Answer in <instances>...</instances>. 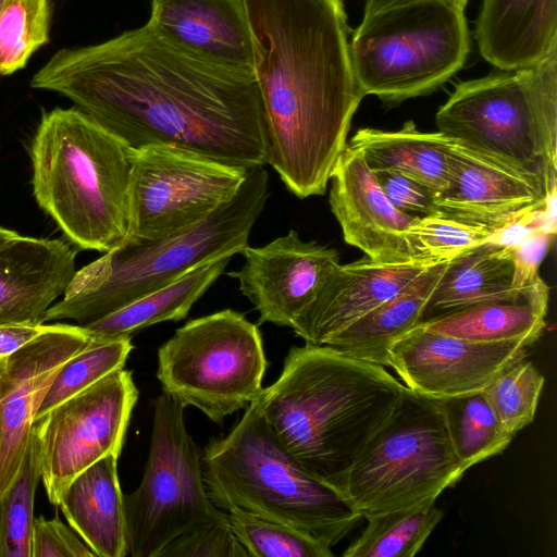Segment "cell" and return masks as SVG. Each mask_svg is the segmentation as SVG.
Instances as JSON below:
<instances>
[{
  "label": "cell",
  "mask_w": 557,
  "mask_h": 557,
  "mask_svg": "<svg viewBox=\"0 0 557 557\" xmlns=\"http://www.w3.org/2000/svg\"><path fill=\"white\" fill-rule=\"evenodd\" d=\"M30 86L69 98L134 149L164 144L245 169L267 164L253 72L191 54L148 23L59 50Z\"/></svg>",
  "instance_id": "obj_1"
},
{
  "label": "cell",
  "mask_w": 557,
  "mask_h": 557,
  "mask_svg": "<svg viewBox=\"0 0 557 557\" xmlns=\"http://www.w3.org/2000/svg\"><path fill=\"white\" fill-rule=\"evenodd\" d=\"M269 164L297 198L323 195L364 97L342 0H243Z\"/></svg>",
  "instance_id": "obj_2"
},
{
  "label": "cell",
  "mask_w": 557,
  "mask_h": 557,
  "mask_svg": "<svg viewBox=\"0 0 557 557\" xmlns=\"http://www.w3.org/2000/svg\"><path fill=\"white\" fill-rule=\"evenodd\" d=\"M404 388L383 366L305 343L290 347L280 376L253 403L297 462L344 495L351 467Z\"/></svg>",
  "instance_id": "obj_3"
},
{
  "label": "cell",
  "mask_w": 557,
  "mask_h": 557,
  "mask_svg": "<svg viewBox=\"0 0 557 557\" xmlns=\"http://www.w3.org/2000/svg\"><path fill=\"white\" fill-rule=\"evenodd\" d=\"M135 150L76 107L42 114L29 147L33 194L77 248L126 240Z\"/></svg>",
  "instance_id": "obj_4"
},
{
  "label": "cell",
  "mask_w": 557,
  "mask_h": 557,
  "mask_svg": "<svg viewBox=\"0 0 557 557\" xmlns=\"http://www.w3.org/2000/svg\"><path fill=\"white\" fill-rule=\"evenodd\" d=\"M269 197L264 165L248 169L237 194L200 223L154 240H125L76 271L45 322L100 319L219 257L242 253Z\"/></svg>",
  "instance_id": "obj_5"
},
{
  "label": "cell",
  "mask_w": 557,
  "mask_h": 557,
  "mask_svg": "<svg viewBox=\"0 0 557 557\" xmlns=\"http://www.w3.org/2000/svg\"><path fill=\"white\" fill-rule=\"evenodd\" d=\"M212 503L286 524L333 547L362 516L344 495L308 473L252 401L224 437L201 454Z\"/></svg>",
  "instance_id": "obj_6"
},
{
  "label": "cell",
  "mask_w": 557,
  "mask_h": 557,
  "mask_svg": "<svg viewBox=\"0 0 557 557\" xmlns=\"http://www.w3.org/2000/svg\"><path fill=\"white\" fill-rule=\"evenodd\" d=\"M435 124L556 193L557 48L531 66L458 84Z\"/></svg>",
  "instance_id": "obj_7"
},
{
  "label": "cell",
  "mask_w": 557,
  "mask_h": 557,
  "mask_svg": "<svg viewBox=\"0 0 557 557\" xmlns=\"http://www.w3.org/2000/svg\"><path fill=\"white\" fill-rule=\"evenodd\" d=\"M463 9L420 0L363 16L349 41L352 73L363 96L401 102L447 82L470 52Z\"/></svg>",
  "instance_id": "obj_8"
},
{
  "label": "cell",
  "mask_w": 557,
  "mask_h": 557,
  "mask_svg": "<svg viewBox=\"0 0 557 557\" xmlns=\"http://www.w3.org/2000/svg\"><path fill=\"white\" fill-rule=\"evenodd\" d=\"M466 471L441 403L405 386L351 467L343 494L363 518L438 497Z\"/></svg>",
  "instance_id": "obj_9"
},
{
  "label": "cell",
  "mask_w": 557,
  "mask_h": 557,
  "mask_svg": "<svg viewBox=\"0 0 557 557\" xmlns=\"http://www.w3.org/2000/svg\"><path fill=\"white\" fill-rule=\"evenodd\" d=\"M267 367L257 324L225 309L177 329L158 349L157 377L183 407L221 423L256 399Z\"/></svg>",
  "instance_id": "obj_10"
},
{
  "label": "cell",
  "mask_w": 557,
  "mask_h": 557,
  "mask_svg": "<svg viewBox=\"0 0 557 557\" xmlns=\"http://www.w3.org/2000/svg\"><path fill=\"white\" fill-rule=\"evenodd\" d=\"M184 410L164 392L153 400L144 475L124 495L129 557H157L180 535L227 519L208 495L201 454L187 431Z\"/></svg>",
  "instance_id": "obj_11"
},
{
  "label": "cell",
  "mask_w": 557,
  "mask_h": 557,
  "mask_svg": "<svg viewBox=\"0 0 557 557\" xmlns=\"http://www.w3.org/2000/svg\"><path fill=\"white\" fill-rule=\"evenodd\" d=\"M247 172L172 145L136 149L126 240H154L200 223L237 194Z\"/></svg>",
  "instance_id": "obj_12"
},
{
  "label": "cell",
  "mask_w": 557,
  "mask_h": 557,
  "mask_svg": "<svg viewBox=\"0 0 557 557\" xmlns=\"http://www.w3.org/2000/svg\"><path fill=\"white\" fill-rule=\"evenodd\" d=\"M138 398L132 372L117 369L35 420L40 480L51 504L83 470L120 456Z\"/></svg>",
  "instance_id": "obj_13"
},
{
  "label": "cell",
  "mask_w": 557,
  "mask_h": 557,
  "mask_svg": "<svg viewBox=\"0 0 557 557\" xmlns=\"http://www.w3.org/2000/svg\"><path fill=\"white\" fill-rule=\"evenodd\" d=\"M90 337L79 324L44 325L35 337L0 358V498L18 472L50 384Z\"/></svg>",
  "instance_id": "obj_14"
},
{
  "label": "cell",
  "mask_w": 557,
  "mask_h": 557,
  "mask_svg": "<svg viewBox=\"0 0 557 557\" xmlns=\"http://www.w3.org/2000/svg\"><path fill=\"white\" fill-rule=\"evenodd\" d=\"M522 341L472 342L416 325L391 348L388 367L405 386L446 399L483 391L504 369L527 357Z\"/></svg>",
  "instance_id": "obj_15"
},
{
  "label": "cell",
  "mask_w": 557,
  "mask_h": 557,
  "mask_svg": "<svg viewBox=\"0 0 557 557\" xmlns=\"http://www.w3.org/2000/svg\"><path fill=\"white\" fill-rule=\"evenodd\" d=\"M243 267L230 273L259 312V322L292 327L341 264L336 249L304 242L294 230L260 246H247Z\"/></svg>",
  "instance_id": "obj_16"
},
{
  "label": "cell",
  "mask_w": 557,
  "mask_h": 557,
  "mask_svg": "<svg viewBox=\"0 0 557 557\" xmlns=\"http://www.w3.org/2000/svg\"><path fill=\"white\" fill-rule=\"evenodd\" d=\"M550 195L536 180L454 139L448 183L436 200L443 216L499 231L544 206Z\"/></svg>",
  "instance_id": "obj_17"
},
{
  "label": "cell",
  "mask_w": 557,
  "mask_h": 557,
  "mask_svg": "<svg viewBox=\"0 0 557 557\" xmlns=\"http://www.w3.org/2000/svg\"><path fill=\"white\" fill-rule=\"evenodd\" d=\"M330 181V207L347 244L376 262L428 260L416 255L408 238L409 228L420 219L393 207L358 151L346 146Z\"/></svg>",
  "instance_id": "obj_18"
},
{
  "label": "cell",
  "mask_w": 557,
  "mask_h": 557,
  "mask_svg": "<svg viewBox=\"0 0 557 557\" xmlns=\"http://www.w3.org/2000/svg\"><path fill=\"white\" fill-rule=\"evenodd\" d=\"M432 260L382 263L366 257L339 264L290 329L305 343L325 345L416 280Z\"/></svg>",
  "instance_id": "obj_19"
},
{
  "label": "cell",
  "mask_w": 557,
  "mask_h": 557,
  "mask_svg": "<svg viewBox=\"0 0 557 557\" xmlns=\"http://www.w3.org/2000/svg\"><path fill=\"white\" fill-rule=\"evenodd\" d=\"M75 256L60 239L17 234L0 245V325H42L76 272Z\"/></svg>",
  "instance_id": "obj_20"
},
{
  "label": "cell",
  "mask_w": 557,
  "mask_h": 557,
  "mask_svg": "<svg viewBox=\"0 0 557 557\" xmlns=\"http://www.w3.org/2000/svg\"><path fill=\"white\" fill-rule=\"evenodd\" d=\"M147 23L191 54L252 71L251 36L243 0H151Z\"/></svg>",
  "instance_id": "obj_21"
},
{
  "label": "cell",
  "mask_w": 557,
  "mask_h": 557,
  "mask_svg": "<svg viewBox=\"0 0 557 557\" xmlns=\"http://www.w3.org/2000/svg\"><path fill=\"white\" fill-rule=\"evenodd\" d=\"M475 40L502 71L531 66L557 48V0H483Z\"/></svg>",
  "instance_id": "obj_22"
},
{
  "label": "cell",
  "mask_w": 557,
  "mask_h": 557,
  "mask_svg": "<svg viewBox=\"0 0 557 557\" xmlns=\"http://www.w3.org/2000/svg\"><path fill=\"white\" fill-rule=\"evenodd\" d=\"M117 459L109 454L79 472L63 488L57 505L96 557L127 556Z\"/></svg>",
  "instance_id": "obj_23"
},
{
  "label": "cell",
  "mask_w": 557,
  "mask_h": 557,
  "mask_svg": "<svg viewBox=\"0 0 557 557\" xmlns=\"http://www.w3.org/2000/svg\"><path fill=\"white\" fill-rule=\"evenodd\" d=\"M549 288L534 283L498 299L420 322L426 330L472 342L522 341L533 345L545 327Z\"/></svg>",
  "instance_id": "obj_24"
},
{
  "label": "cell",
  "mask_w": 557,
  "mask_h": 557,
  "mask_svg": "<svg viewBox=\"0 0 557 557\" xmlns=\"http://www.w3.org/2000/svg\"><path fill=\"white\" fill-rule=\"evenodd\" d=\"M448 260L430 264L416 280L327 341L354 358L388 367L392 346L424 319Z\"/></svg>",
  "instance_id": "obj_25"
},
{
  "label": "cell",
  "mask_w": 557,
  "mask_h": 557,
  "mask_svg": "<svg viewBox=\"0 0 557 557\" xmlns=\"http://www.w3.org/2000/svg\"><path fill=\"white\" fill-rule=\"evenodd\" d=\"M515 274L513 244L491 240L475 246L447 261L424 319L506 297L521 289L515 287Z\"/></svg>",
  "instance_id": "obj_26"
},
{
  "label": "cell",
  "mask_w": 557,
  "mask_h": 557,
  "mask_svg": "<svg viewBox=\"0 0 557 557\" xmlns=\"http://www.w3.org/2000/svg\"><path fill=\"white\" fill-rule=\"evenodd\" d=\"M453 141L440 132H421L408 121L393 132L361 128L347 146L362 156L372 172H397L440 191L448 183Z\"/></svg>",
  "instance_id": "obj_27"
},
{
  "label": "cell",
  "mask_w": 557,
  "mask_h": 557,
  "mask_svg": "<svg viewBox=\"0 0 557 557\" xmlns=\"http://www.w3.org/2000/svg\"><path fill=\"white\" fill-rule=\"evenodd\" d=\"M232 257L209 260L175 281L84 326L91 336L122 337L164 321L183 320L224 272Z\"/></svg>",
  "instance_id": "obj_28"
},
{
  "label": "cell",
  "mask_w": 557,
  "mask_h": 557,
  "mask_svg": "<svg viewBox=\"0 0 557 557\" xmlns=\"http://www.w3.org/2000/svg\"><path fill=\"white\" fill-rule=\"evenodd\" d=\"M437 497L401 508L368 515L367 527L344 550L345 557H412L416 556L444 511L435 504Z\"/></svg>",
  "instance_id": "obj_29"
},
{
  "label": "cell",
  "mask_w": 557,
  "mask_h": 557,
  "mask_svg": "<svg viewBox=\"0 0 557 557\" xmlns=\"http://www.w3.org/2000/svg\"><path fill=\"white\" fill-rule=\"evenodd\" d=\"M438 401L456 455L467 470L503 453L515 437L503 428L482 391Z\"/></svg>",
  "instance_id": "obj_30"
},
{
  "label": "cell",
  "mask_w": 557,
  "mask_h": 557,
  "mask_svg": "<svg viewBox=\"0 0 557 557\" xmlns=\"http://www.w3.org/2000/svg\"><path fill=\"white\" fill-rule=\"evenodd\" d=\"M133 347L131 337L127 336H91L86 346L73 355L58 371L41 400L35 420L109 373L124 368Z\"/></svg>",
  "instance_id": "obj_31"
},
{
  "label": "cell",
  "mask_w": 557,
  "mask_h": 557,
  "mask_svg": "<svg viewBox=\"0 0 557 557\" xmlns=\"http://www.w3.org/2000/svg\"><path fill=\"white\" fill-rule=\"evenodd\" d=\"M39 481L38 445L32 431L18 472L0 498V557H32L34 500Z\"/></svg>",
  "instance_id": "obj_32"
},
{
  "label": "cell",
  "mask_w": 557,
  "mask_h": 557,
  "mask_svg": "<svg viewBox=\"0 0 557 557\" xmlns=\"http://www.w3.org/2000/svg\"><path fill=\"white\" fill-rule=\"evenodd\" d=\"M49 0H4L0 13V77L23 69L49 41Z\"/></svg>",
  "instance_id": "obj_33"
},
{
  "label": "cell",
  "mask_w": 557,
  "mask_h": 557,
  "mask_svg": "<svg viewBox=\"0 0 557 557\" xmlns=\"http://www.w3.org/2000/svg\"><path fill=\"white\" fill-rule=\"evenodd\" d=\"M544 382L524 358L499 372L482 392L503 428L516 435L533 422Z\"/></svg>",
  "instance_id": "obj_34"
},
{
  "label": "cell",
  "mask_w": 557,
  "mask_h": 557,
  "mask_svg": "<svg viewBox=\"0 0 557 557\" xmlns=\"http://www.w3.org/2000/svg\"><path fill=\"white\" fill-rule=\"evenodd\" d=\"M227 512L230 527L249 557H332V548L286 524L239 509Z\"/></svg>",
  "instance_id": "obj_35"
},
{
  "label": "cell",
  "mask_w": 557,
  "mask_h": 557,
  "mask_svg": "<svg viewBox=\"0 0 557 557\" xmlns=\"http://www.w3.org/2000/svg\"><path fill=\"white\" fill-rule=\"evenodd\" d=\"M502 231L433 215L422 218L412 225L408 238L420 259L444 261L484 243L499 242Z\"/></svg>",
  "instance_id": "obj_36"
},
{
  "label": "cell",
  "mask_w": 557,
  "mask_h": 557,
  "mask_svg": "<svg viewBox=\"0 0 557 557\" xmlns=\"http://www.w3.org/2000/svg\"><path fill=\"white\" fill-rule=\"evenodd\" d=\"M157 557H249L233 533L228 519L180 535Z\"/></svg>",
  "instance_id": "obj_37"
},
{
  "label": "cell",
  "mask_w": 557,
  "mask_h": 557,
  "mask_svg": "<svg viewBox=\"0 0 557 557\" xmlns=\"http://www.w3.org/2000/svg\"><path fill=\"white\" fill-rule=\"evenodd\" d=\"M372 173L387 200L399 212L418 219L441 215L435 189L397 172Z\"/></svg>",
  "instance_id": "obj_38"
},
{
  "label": "cell",
  "mask_w": 557,
  "mask_h": 557,
  "mask_svg": "<svg viewBox=\"0 0 557 557\" xmlns=\"http://www.w3.org/2000/svg\"><path fill=\"white\" fill-rule=\"evenodd\" d=\"M32 557H96L92 550L58 517L34 519Z\"/></svg>",
  "instance_id": "obj_39"
},
{
  "label": "cell",
  "mask_w": 557,
  "mask_h": 557,
  "mask_svg": "<svg viewBox=\"0 0 557 557\" xmlns=\"http://www.w3.org/2000/svg\"><path fill=\"white\" fill-rule=\"evenodd\" d=\"M555 233L543 228L528 232L515 243L516 274L515 287L523 288L539 277V267L548 250Z\"/></svg>",
  "instance_id": "obj_40"
},
{
  "label": "cell",
  "mask_w": 557,
  "mask_h": 557,
  "mask_svg": "<svg viewBox=\"0 0 557 557\" xmlns=\"http://www.w3.org/2000/svg\"><path fill=\"white\" fill-rule=\"evenodd\" d=\"M44 325H0V358L12 354L30 341L42 330Z\"/></svg>",
  "instance_id": "obj_41"
},
{
  "label": "cell",
  "mask_w": 557,
  "mask_h": 557,
  "mask_svg": "<svg viewBox=\"0 0 557 557\" xmlns=\"http://www.w3.org/2000/svg\"><path fill=\"white\" fill-rule=\"evenodd\" d=\"M416 1H420V0H367L366 5H364L363 16H369L375 12H379V11H382L385 9H389V8H394V7H398V5H403V4H407V3H411V2H416ZM442 1L451 2L461 8H465V5L468 2V0H442Z\"/></svg>",
  "instance_id": "obj_42"
},
{
  "label": "cell",
  "mask_w": 557,
  "mask_h": 557,
  "mask_svg": "<svg viewBox=\"0 0 557 557\" xmlns=\"http://www.w3.org/2000/svg\"><path fill=\"white\" fill-rule=\"evenodd\" d=\"M15 235H17L16 232L0 226V245H2L9 238L14 237Z\"/></svg>",
  "instance_id": "obj_43"
},
{
  "label": "cell",
  "mask_w": 557,
  "mask_h": 557,
  "mask_svg": "<svg viewBox=\"0 0 557 557\" xmlns=\"http://www.w3.org/2000/svg\"><path fill=\"white\" fill-rule=\"evenodd\" d=\"M3 3H4V0H0V13H1V10H2Z\"/></svg>",
  "instance_id": "obj_44"
}]
</instances>
